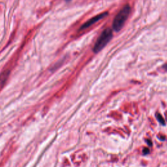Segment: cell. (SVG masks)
<instances>
[{
    "label": "cell",
    "instance_id": "obj_4",
    "mask_svg": "<svg viewBox=\"0 0 167 167\" xmlns=\"http://www.w3.org/2000/svg\"><path fill=\"white\" fill-rule=\"evenodd\" d=\"M9 71H5L4 72H3L1 74V75H0V86H3V84L6 82L9 77Z\"/></svg>",
    "mask_w": 167,
    "mask_h": 167
},
{
    "label": "cell",
    "instance_id": "obj_7",
    "mask_svg": "<svg viewBox=\"0 0 167 167\" xmlns=\"http://www.w3.org/2000/svg\"><path fill=\"white\" fill-rule=\"evenodd\" d=\"M147 143L149 144V146H152V143L151 142V141H149V140H147Z\"/></svg>",
    "mask_w": 167,
    "mask_h": 167
},
{
    "label": "cell",
    "instance_id": "obj_1",
    "mask_svg": "<svg viewBox=\"0 0 167 167\" xmlns=\"http://www.w3.org/2000/svg\"><path fill=\"white\" fill-rule=\"evenodd\" d=\"M131 13V7L129 5H126L116 16L113 21V29L116 32H119L124 26L126 20L128 18Z\"/></svg>",
    "mask_w": 167,
    "mask_h": 167
},
{
    "label": "cell",
    "instance_id": "obj_2",
    "mask_svg": "<svg viewBox=\"0 0 167 167\" xmlns=\"http://www.w3.org/2000/svg\"><path fill=\"white\" fill-rule=\"evenodd\" d=\"M112 36L113 35H112V29L109 28L105 29L95 43L93 47V52L95 53H98L101 50H103L107 44L110 42V40L112 38Z\"/></svg>",
    "mask_w": 167,
    "mask_h": 167
},
{
    "label": "cell",
    "instance_id": "obj_5",
    "mask_svg": "<svg viewBox=\"0 0 167 167\" xmlns=\"http://www.w3.org/2000/svg\"><path fill=\"white\" fill-rule=\"evenodd\" d=\"M156 117H157V120H158V121H159L160 124H162V125H165V121L164 120V119H163V118L162 117V116L161 114H157Z\"/></svg>",
    "mask_w": 167,
    "mask_h": 167
},
{
    "label": "cell",
    "instance_id": "obj_6",
    "mask_svg": "<svg viewBox=\"0 0 167 167\" xmlns=\"http://www.w3.org/2000/svg\"><path fill=\"white\" fill-rule=\"evenodd\" d=\"M149 149L147 148H144V149H143V153H144V155L148 154V153H149Z\"/></svg>",
    "mask_w": 167,
    "mask_h": 167
},
{
    "label": "cell",
    "instance_id": "obj_3",
    "mask_svg": "<svg viewBox=\"0 0 167 167\" xmlns=\"http://www.w3.org/2000/svg\"><path fill=\"white\" fill-rule=\"evenodd\" d=\"M107 15H108V13L106 12V13H101V14H100V15H98L97 16H95L93 17V18L88 20V21H87L86 22H85L84 24L80 27V30H83V29H86L88 28H89V27H90L91 25L94 24L95 22H99V20L104 18V17L107 16Z\"/></svg>",
    "mask_w": 167,
    "mask_h": 167
}]
</instances>
